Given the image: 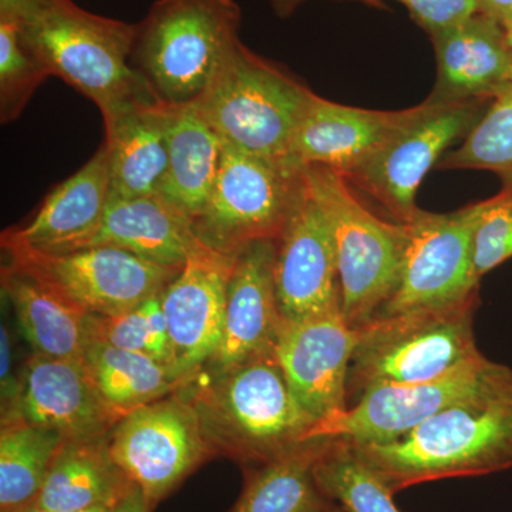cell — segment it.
<instances>
[{
  "mask_svg": "<svg viewBox=\"0 0 512 512\" xmlns=\"http://www.w3.org/2000/svg\"><path fill=\"white\" fill-rule=\"evenodd\" d=\"M10 18L50 76L92 100L103 120L158 101L131 66L136 25L96 15L73 0H32Z\"/></svg>",
  "mask_w": 512,
  "mask_h": 512,
  "instance_id": "2",
  "label": "cell"
},
{
  "mask_svg": "<svg viewBox=\"0 0 512 512\" xmlns=\"http://www.w3.org/2000/svg\"><path fill=\"white\" fill-rule=\"evenodd\" d=\"M133 487L111 457L109 436L67 440L57 453L33 507L47 511L113 508Z\"/></svg>",
  "mask_w": 512,
  "mask_h": 512,
  "instance_id": "24",
  "label": "cell"
},
{
  "mask_svg": "<svg viewBox=\"0 0 512 512\" xmlns=\"http://www.w3.org/2000/svg\"><path fill=\"white\" fill-rule=\"evenodd\" d=\"M276 239H262L235 256L217 353L200 375L218 376L275 352L282 319L275 286Z\"/></svg>",
  "mask_w": 512,
  "mask_h": 512,
  "instance_id": "17",
  "label": "cell"
},
{
  "mask_svg": "<svg viewBox=\"0 0 512 512\" xmlns=\"http://www.w3.org/2000/svg\"><path fill=\"white\" fill-rule=\"evenodd\" d=\"M357 109L313 97L293 136L289 158L302 165H322L348 175L375 156L419 113Z\"/></svg>",
  "mask_w": 512,
  "mask_h": 512,
  "instance_id": "19",
  "label": "cell"
},
{
  "mask_svg": "<svg viewBox=\"0 0 512 512\" xmlns=\"http://www.w3.org/2000/svg\"><path fill=\"white\" fill-rule=\"evenodd\" d=\"M313 97L308 86L239 42L192 107L227 146L255 156L289 158L296 128Z\"/></svg>",
  "mask_w": 512,
  "mask_h": 512,
  "instance_id": "5",
  "label": "cell"
},
{
  "mask_svg": "<svg viewBox=\"0 0 512 512\" xmlns=\"http://www.w3.org/2000/svg\"><path fill=\"white\" fill-rule=\"evenodd\" d=\"M168 163L158 194L194 222L220 171L224 141L192 106L170 107Z\"/></svg>",
  "mask_w": 512,
  "mask_h": 512,
  "instance_id": "27",
  "label": "cell"
},
{
  "mask_svg": "<svg viewBox=\"0 0 512 512\" xmlns=\"http://www.w3.org/2000/svg\"><path fill=\"white\" fill-rule=\"evenodd\" d=\"M235 0H157L136 25L131 66L168 107L197 103L238 45Z\"/></svg>",
  "mask_w": 512,
  "mask_h": 512,
  "instance_id": "4",
  "label": "cell"
},
{
  "mask_svg": "<svg viewBox=\"0 0 512 512\" xmlns=\"http://www.w3.org/2000/svg\"><path fill=\"white\" fill-rule=\"evenodd\" d=\"M375 3L376 0H367ZM430 35L480 12L477 0H397Z\"/></svg>",
  "mask_w": 512,
  "mask_h": 512,
  "instance_id": "35",
  "label": "cell"
},
{
  "mask_svg": "<svg viewBox=\"0 0 512 512\" xmlns=\"http://www.w3.org/2000/svg\"><path fill=\"white\" fill-rule=\"evenodd\" d=\"M478 298L450 308L372 320L359 330L348 376V407L382 384L419 383L484 356L474 316Z\"/></svg>",
  "mask_w": 512,
  "mask_h": 512,
  "instance_id": "6",
  "label": "cell"
},
{
  "mask_svg": "<svg viewBox=\"0 0 512 512\" xmlns=\"http://www.w3.org/2000/svg\"><path fill=\"white\" fill-rule=\"evenodd\" d=\"M217 456L242 468L282 456L313 439L316 421L296 402L275 352L181 389Z\"/></svg>",
  "mask_w": 512,
  "mask_h": 512,
  "instance_id": "3",
  "label": "cell"
},
{
  "mask_svg": "<svg viewBox=\"0 0 512 512\" xmlns=\"http://www.w3.org/2000/svg\"><path fill=\"white\" fill-rule=\"evenodd\" d=\"M170 107L160 101L127 107L104 120L111 195L147 197L160 192L168 163Z\"/></svg>",
  "mask_w": 512,
  "mask_h": 512,
  "instance_id": "23",
  "label": "cell"
},
{
  "mask_svg": "<svg viewBox=\"0 0 512 512\" xmlns=\"http://www.w3.org/2000/svg\"><path fill=\"white\" fill-rule=\"evenodd\" d=\"M315 474L320 487L343 512H402L382 478L343 441L328 437Z\"/></svg>",
  "mask_w": 512,
  "mask_h": 512,
  "instance_id": "30",
  "label": "cell"
},
{
  "mask_svg": "<svg viewBox=\"0 0 512 512\" xmlns=\"http://www.w3.org/2000/svg\"><path fill=\"white\" fill-rule=\"evenodd\" d=\"M503 26L505 29V33H507L508 43H510V47L512 50V20H508V22H505Z\"/></svg>",
  "mask_w": 512,
  "mask_h": 512,
  "instance_id": "42",
  "label": "cell"
},
{
  "mask_svg": "<svg viewBox=\"0 0 512 512\" xmlns=\"http://www.w3.org/2000/svg\"><path fill=\"white\" fill-rule=\"evenodd\" d=\"M490 101L427 97L409 124L362 167L343 177L352 187L375 198L397 222L410 224L423 212L416 197L424 177L439 164L448 147L470 133Z\"/></svg>",
  "mask_w": 512,
  "mask_h": 512,
  "instance_id": "10",
  "label": "cell"
},
{
  "mask_svg": "<svg viewBox=\"0 0 512 512\" xmlns=\"http://www.w3.org/2000/svg\"><path fill=\"white\" fill-rule=\"evenodd\" d=\"M19 416L67 440L103 439L124 417L106 402L83 359L36 353L20 376Z\"/></svg>",
  "mask_w": 512,
  "mask_h": 512,
  "instance_id": "18",
  "label": "cell"
},
{
  "mask_svg": "<svg viewBox=\"0 0 512 512\" xmlns=\"http://www.w3.org/2000/svg\"><path fill=\"white\" fill-rule=\"evenodd\" d=\"M512 258V190L488 198L474 237V265L483 278Z\"/></svg>",
  "mask_w": 512,
  "mask_h": 512,
  "instance_id": "34",
  "label": "cell"
},
{
  "mask_svg": "<svg viewBox=\"0 0 512 512\" xmlns=\"http://www.w3.org/2000/svg\"><path fill=\"white\" fill-rule=\"evenodd\" d=\"M393 494L446 478L512 468V367L480 392L450 404L402 439L350 446Z\"/></svg>",
  "mask_w": 512,
  "mask_h": 512,
  "instance_id": "1",
  "label": "cell"
},
{
  "mask_svg": "<svg viewBox=\"0 0 512 512\" xmlns=\"http://www.w3.org/2000/svg\"><path fill=\"white\" fill-rule=\"evenodd\" d=\"M113 508L97 507V508H92V510H84V511H47V510H42V508L33 507V505H32V507L26 508V510H23L20 512H111V510H113Z\"/></svg>",
  "mask_w": 512,
  "mask_h": 512,
  "instance_id": "41",
  "label": "cell"
},
{
  "mask_svg": "<svg viewBox=\"0 0 512 512\" xmlns=\"http://www.w3.org/2000/svg\"><path fill=\"white\" fill-rule=\"evenodd\" d=\"M306 165L268 158L224 144L210 198L195 218V237L237 255L262 239H278L305 185Z\"/></svg>",
  "mask_w": 512,
  "mask_h": 512,
  "instance_id": "8",
  "label": "cell"
},
{
  "mask_svg": "<svg viewBox=\"0 0 512 512\" xmlns=\"http://www.w3.org/2000/svg\"><path fill=\"white\" fill-rule=\"evenodd\" d=\"M235 256L200 239L161 296L170 329L173 365L197 377L217 353Z\"/></svg>",
  "mask_w": 512,
  "mask_h": 512,
  "instance_id": "16",
  "label": "cell"
},
{
  "mask_svg": "<svg viewBox=\"0 0 512 512\" xmlns=\"http://www.w3.org/2000/svg\"><path fill=\"white\" fill-rule=\"evenodd\" d=\"M505 369L507 365L481 356L446 376L427 382L372 387L345 412L319 423L312 437H330L349 446L386 444L402 439L450 404L483 390L503 375Z\"/></svg>",
  "mask_w": 512,
  "mask_h": 512,
  "instance_id": "13",
  "label": "cell"
},
{
  "mask_svg": "<svg viewBox=\"0 0 512 512\" xmlns=\"http://www.w3.org/2000/svg\"><path fill=\"white\" fill-rule=\"evenodd\" d=\"M359 330L342 312L282 322L275 355L296 402L316 423L348 409V376ZM316 424V426H318Z\"/></svg>",
  "mask_w": 512,
  "mask_h": 512,
  "instance_id": "14",
  "label": "cell"
},
{
  "mask_svg": "<svg viewBox=\"0 0 512 512\" xmlns=\"http://www.w3.org/2000/svg\"><path fill=\"white\" fill-rule=\"evenodd\" d=\"M437 80L431 99L493 100L512 84V50L504 26L478 12L433 33Z\"/></svg>",
  "mask_w": 512,
  "mask_h": 512,
  "instance_id": "21",
  "label": "cell"
},
{
  "mask_svg": "<svg viewBox=\"0 0 512 512\" xmlns=\"http://www.w3.org/2000/svg\"><path fill=\"white\" fill-rule=\"evenodd\" d=\"M6 255L9 265L39 279L90 315L114 316L136 309L163 295L180 272L111 247Z\"/></svg>",
  "mask_w": 512,
  "mask_h": 512,
  "instance_id": "12",
  "label": "cell"
},
{
  "mask_svg": "<svg viewBox=\"0 0 512 512\" xmlns=\"http://www.w3.org/2000/svg\"><path fill=\"white\" fill-rule=\"evenodd\" d=\"M275 286L282 319L288 322L342 312L335 245L308 175L276 239Z\"/></svg>",
  "mask_w": 512,
  "mask_h": 512,
  "instance_id": "15",
  "label": "cell"
},
{
  "mask_svg": "<svg viewBox=\"0 0 512 512\" xmlns=\"http://www.w3.org/2000/svg\"><path fill=\"white\" fill-rule=\"evenodd\" d=\"M328 437H315L282 456L244 468V487L229 512H343L316 480Z\"/></svg>",
  "mask_w": 512,
  "mask_h": 512,
  "instance_id": "26",
  "label": "cell"
},
{
  "mask_svg": "<svg viewBox=\"0 0 512 512\" xmlns=\"http://www.w3.org/2000/svg\"><path fill=\"white\" fill-rule=\"evenodd\" d=\"M0 393H2V423L18 419L20 377L12 372V348L8 329L2 325L0 330Z\"/></svg>",
  "mask_w": 512,
  "mask_h": 512,
  "instance_id": "36",
  "label": "cell"
},
{
  "mask_svg": "<svg viewBox=\"0 0 512 512\" xmlns=\"http://www.w3.org/2000/svg\"><path fill=\"white\" fill-rule=\"evenodd\" d=\"M2 292L12 303L20 330L33 353L83 359L89 345V313L39 279L9 264L2 268Z\"/></svg>",
  "mask_w": 512,
  "mask_h": 512,
  "instance_id": "25",
  "label": "cell"
},
{
  "mask_svg": "<svg viewBox=\"0 0 512 512\" xmlns=\"http://www.w3.org/2000/svg\"><path fill=\"white\" fill-rule=\"evenodd\" d=\"M306 175L335 245L343 318L350 328L360 330L376 318L396 289L409 237L407 225L373 214L338 171L306 165Z\"/></svg>",
  "mask_w": 512,
  "mask_h": 512,
  "instance_id": "7",
  "label": "cell"
},
{
  "mask_svg": "<svg viewBox=\"0 0 512 512\" xmlns=\"http://www.w3.org/2000/svg\"><path fill=\"white\" fill-rule=\"evenodd\" d=\"M161 296L163 295L154 296L136 309L120 315L101 316L89 313V343L99 342L113 348L144 353L173 365L170 329L165 319Z\"/></svg>",
  "mask_w": 512,
  "mask_h": 512,
  "instance_id": "32",
  "label": "cell"
},
{
  "mask_svg": "<svg viewBox=\"0 0 512 512\" xmlns=\"http://www.w3.org/2000/svg\"><path fill=\"white\" fill-rule=\"evenodd\" d=\"M56 431L18 417L0 430V512H20L35 505L50 467L66 443Z\"/></svg>",
  "mask_w": 512,
  "mask_h": 512,
  "instance_id": "29",
  "label": "cell"
},
{
  "mask_svg": "<svg viewBox=\"0 0 512 512\" xmlns=\"http://www.w3.org/2000/svg\"><path fill=\"white\" fill-rule=\"evenodd\" d=\"M32 0H0V16H13Z\"/></svg>",
  "mask_w": 512,
  "mask_h": 512,
  "instance_id": "39",
  "label": "cell"
},
{
  "mask_svg": "<svg viewBox=\"0 0 512 512\" xmlns=\"http://www.w3.org/2000/svg\"><path fill=\"white\" fill-rule=\"evenodd\" d=\"M153 504L148 501L146 494L134 485L130 491H128L126 497L120 501L111 512H153Z\"/></svg>",
  "mask_w": 512,
  "mask_h": 512,
  "instance_id": "37",
  "label": "cell"
},
{
  "mask_svg": "<svg viewBox=\"0 0 512 512\" xmlns=\"http://www.w3.org/2000/svg\"><path fill=\"white\" fill-rule=\"evenodd\" d=\"M480 12L491 16L504 25L508 20H512V0H477Z\"/></svg>",
  "mask_w": 512,
  "mask_h": 512,
  "instance_id": "38",
  "label": "cell"
},
{
  "mask_svg": "<svg viewBox=\"0 0 512 512\" xmlns=\"http://www.w3.org/2000/svg\"><path fill=\"white\" fill-rule=\"evenodd\" d=\"M439 170H485L512 190V84L495 96L463 144L444 154Z\"/></svg>",
  "mask_w": 512,
  "mask_h": 512,
  "instance_id": "31",
  "label": "cell"
},
{
  "mask_svg": "<svg viewBox=\"0 0 512 512\" xmlns=\"http://www.w3.org/2000/svg\"><path fill=\"white\" fill-rule=\"evenodd\" d=\"M83 360L106 402L123 416L178 392L195 379L156 357L99 342L87 345Z\"/></svg>",
  "mask_w": 512,
  "mask_h": 512,
  "instance_id": "28",
  "label": "cell"
},
{
  "mask_svg": "<svg viewBox=\"0 0 512 512\" xmlns=\"http://www.w3.org/2000/svg\"><path fill=\"white\" fill-rule=\"evenodd\" d=\"M49 72L33 56L10 16H0V121L18 120Z\"/></svg>",
  "mask_w": 512,
  "mask_h": 512,
  "instance_id": "33",
  "label": "cell"
},
{
  "mask_svg": "<svg viewBox=\"0 0 512 512\" xmlns=\"http://www.w3.org/2000/svg\"><path fill=\"white\" fill-rule=\"evenodd\" d=\"M111 198L109 158L104 144L86 164L53 188L26 224L6 229L8 252H67L99 227Z\"/></svg>",
  "mask_w": 512,
  "mask_h": 512,
  "instance_id": "20",
  "label": "cell"
},
{
  "mask_svg": "<svg viewBox=\"0 0 512 512\" xmlns=\"http://www.w3.org/2000/svg\"><path fill=\"white\" fill-rule=\"evenodd\" d=\"M109 450L153 507L217 456L181 390L127 413L110 431Z\"/></svg>",
  "mask_w": 512,
  "mask_h": 512,
  "instance_id": "11",
  "label": "cell"
},
{
  "mask_svg": "<svg viewBox=\"0 0 512 512\" xmlns=\"http://www.w3.org/2000/svg\"><path fill=\"white\" fill-rule=\"evenodd\" d=\"M487 200L450 214L423 211L407 225L399 282L375 319L450 308L478 298L474 237ZM373 319V320H375Z\"/></svg>",
  "mask_w": 512,
  "mask_h": 512,
  "instance_id": "9",
  "label": "cell"
},
{
  "mask_svg": "<svg viewBox=\"0 0 512 512\" xmlns=\"http://www.w3.org/2000/svg\"><path fill=\"white\" fill-rule=\"evenodd\" d=\"M302 2L305 0H274V6L278 15L285 16L292 13Z\"/></svg>",
  "mask_w": 512,
  "mask_h": 512,
  "instance_id": "40",
  "label": "cell"
},
{
  "mask_svg": "<svg viewBox=\"0 0 512 512\" xmlns=\"http://www.w3.org/2000/svg\"><path fill=\"white\" fill-rule=\"evenodd\" d=\"M197 241L191 218L160 194L136 198L111 195L99 227L72 251L119 248L156 264L181 269Z\"/></svg>",
  "mask_w": 512,
  "mask_h": 512,
  "instance_id": "22",
  "label": "cell"
}]
</instances>
